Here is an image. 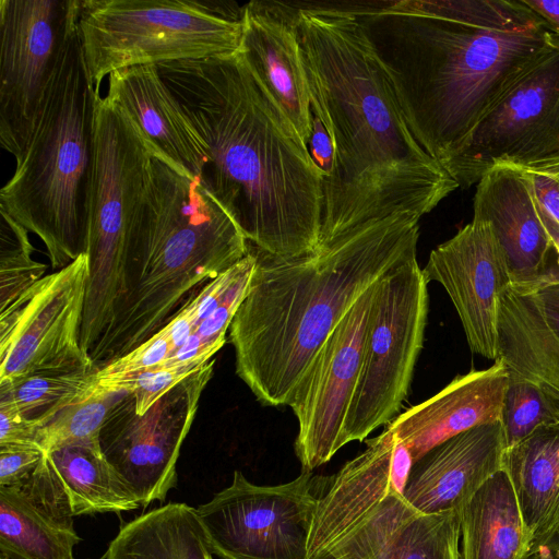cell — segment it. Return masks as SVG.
Returning <instances> with one entry per match:
<instances>
[{
    "label": "cell",
    "instance_id": "cell-1",
    "mask_svg": "<svg viewBox=\"0 0 559 559\" xmlns=\"http://www.w3.org/2000/svg\"><path fill=\"white\" fill-rule=\"evenodd\" d=\"M312 114L334 146L320 246L400 212L421 217L459 188L416 141L352 2H294Z\"/></svg>",
    "mask_w": 559,
    "mask_h": 559
},
{
    "label": "cell",
    "instance_id": "cell-2",
    "mask_svg": "<svg viewBox=\"0 0 559 559\" xmlns=\"http://www.w3.org/2000/svg\"><path fill=\"white\" fill-rule=\"evenodd\" d=\"M156 67L205 145L201 180L248 242L280 258L314 253L322 174L241 52Z\"/></svg>",
    "mask_w": 559,
    "mask_h": 559
},
{
    "label": "cell",
    "instance_id": "cell-3",
    "mask_svg": "<svg viewBox=\"0 0 559 559\" xmlns=\"http://www.w3.org/2000/svg\"><path fill=\"white\" fill-rule=\"evenodd\" d=\"M419 218L395 213L298 258L271 255L249 243L257 263L229 341L236 373L260 403L288 406L346 312L388 272L417 257Z\"/></svg>",
    "mask_w": 559,
    "mask_h": 559
},
{
    "label": "cell",
    "instance_id": "cell-4",
    "mask_svg": "<svg viewBox=\"0 0 559 559\" xmlns=\"http://www.w3.org/2000/svg\"><path fill=\"white\" fill-rule=\"evenodd\" d=\"M352 12L389 73L409 130L443 168L552 34L476 28L441 14L433 0L355 2Z\"/></svg>",
    "mask_w": 559,
    "mask_h": 559
},
{
    "label": "cell",
    "instance_id": "cell-5",
    "mask_svg": "<svg viewBox=\"0 0 559 559\" xmlns=\"http://www.w3.org/2000/svg\"><path fill=\"white\" fill-rule=\"evenodd\" d=\"M248 252L242 230L203 181L153 156L128 241L123 295L88 354L94 368L162 330L191 295Z\"/></svg>",
    "mask_w": 559,
    "mask_h": 559
},
{
    "label": "cell",
    "instance_id": "cell-6",
    "mask_svg": "<svg viewBox=\"0 0 559 559\" xmlns=\"http://www.w3.org/2000/svg\"><path fill=\"white\" fill-rule=\"evenodd\" d=\"M80 7L21 163L0 190V207L45 245L60 270L85 253L97 87L86 66Z\"/></svg>",
    "mask_w": 559,
    "mask_h": 559
},
{
    "label": "cell",
    "instance_id": "cell-7",
    "mask_svg": "<svg viewBox=\"0 0 559 559\" xmlns=\"http://www.w3.org/2000/svg\"><path fill=\"white\" fill-rule=\"evenodd\" d=\"M94 162L85 253L88 280L81 346L88 356L115 319L123 295V269L131 229L146 189L153 153L97 87Z\"/></svg>",
    "mask_w": 559,
    "mask_h": 559
},
{
    "label": "cell",
    "instance_id": "cell-8",
    "mask_svg": "<svg viewBox=\"0 0 559 559\" xmlns=\"http://www.w3.org/2000/svg\"><path fill=\"white\" fill-rule=\"evenodd\" d=\"M242 7L200 0H80L79 28L91 79L119 69L234 53Z\"/></svg>",
    "mask_w": 559,
    "mask_h": 559
},
{
    "label": "cell",
    "instance_id": "cell-9",
    "mask_svg": "<svg viewBox=\"0 0 559 559\" xmlns=\"http://www.w3.org/2000/svg\"><path fill=\"white\" fill-rule=\"evenodd\" d=\"M427 285L417 257L379 281L359 377L345 416L343 447L365 440L399 415L424 346Z\"/></svg>",
    "mask_w": 559,
    "mask_h": 559
},
{
    "label": "cell",
    "instance_id": "cell-10",
    "mask_svg": "<svg viewBox=\"0 0 559 559\" xmlns=\"http://www.w3.org/2000/svg\"><path fill=\"white\" fill-rule=\"evenodd\" d=\"M559 157V36L504 90L444 169L459 188L498 164L527 166Z\"/></svg>",
    "mask_w": 559,
    "mask_h": 559
},
{
    "label": "cell",
    "instance_id": "cell-11",
    "mask_svg": "<svg viewBox=\"0 0 559 559\" xmlns=\"http://www.w3.org/2000/svg\"><path fill=\"white\" fill-rule=\"evenodd\" d=\"M328 477L310 471L277 486H258L240 471L197 508L211 552L222 559H306L318 498Z\"/></svg>",
    "mask_w": 559,
    "mask_h": 559
},
{
    "label": "cell",
    "instance_id": "cell-12",
    "mask_svg": "<svg viewBox=\"0 0 559 559\" xmlns=\"http://www.w3.org/2000/svg\"><path fill=\"white\" fill-rule=\"evenodd\" d=\"M80 0H0V142L21 163Z\"/></svg>",
    "mask_w": 559,
    "mask_h": 559
},
{
    "label": "cell",
    "instance_id": "cell-13",
    "mask_svg": "<svg viewBox=\"0 0 559 559\" xmlns=\"http://www.w3.org/2000/svg\"><path fill=\"white\" fill-rule=\"evenodd\" d=\"M88 273L82 253L0 311V385L38 372L96 370L81 346Z\"/></svg>",
    "mask_w": 559,
    "mask_h": 559
},
{
    "label": "cell",
    "instance_id": "cell-14",
    "mask_svg": "<svg viewBox=\"0 0 559 559\" xmlns=\"http://www.w3.org/2000/svg\"><path fill=\"white\" fill-rule=\"evenodd\" d=\"M214 358L189 376L143 415L132 392L109 412L99 433L102 451L141 506L163 501L177 485V461L192 426Z\"/></svg>",
    "mask_w": 559,
    "mask_h": 559
},
{
    "label": "cell",
    "instance_id": "cell-15",
    "mask_svg": "<svg viewBox=\"0 0 559 559\" xmlns=\"http://www.w3.org/2000/svg\"><path fill=\"white\" fill-rule=\"evenodd\" d=\"M378 283L355 302L323 342L288 404L298 421L294 448L302 471L312 472L343 448L345 416L359 377Z\"/></svg>",
    "mask_w": 559,
    "mask_h": 559
},
{
    "label": "cell",
    "instance_id": "cell-16",
    "mask_svg": "<svg viewBox=\"0 0 559 559\" xmlns=\"http://www.w3.org/2000/svg\"><path fill=\"white\" fill-rule=\"evenodd\" d=\"M423 273L445 289L471 352L495 361L500 299L512 281L490 223L473 218L430 252Z\"/></svg>",
    "mask_w": 559,
    "mask_h": 559
},
{
    "label": "cell",
    "instance_id": "cell-17",
    "mask_svg": "<svg viewBox=\"0 0 559 559\" xmlns=\"http://www.w3.org/2000/svg\"><path fill=\"white\" fill-rule=\"evenodd\" d=\"M296 15L294 2L250 1L245 4L239 51L308 147L312 110Z\"/></svg>",
    "mask_w": 559,
    "mask_h": 559
},
{
    "label": "cell",
    "instance_id": "cell-18",
    "mask_svg": "<svg viewBox=\"0 0 559 559\" xmlns=\"http://www.w3.org/2000/svg\"><path fill=\"white\" fill-rule=\"evenodd\" d=\"M106 98L132 123L153 156L183 175L203 178L205 145L156 64L111 72Z\"/></svg>",
    "mask_w": 559,
    "mask_h": 559
},
{
    "label": "cell",
    "instance_id": "cell-19",
    "mask_svg": "<svg viewBox=\"0 0 559 559\" xmlns=\"http://www.w3.org/2000/svg\"><path fill=\"white\" fill-rule=\"evenodd\" d=\"M63 484L45 453L23 480L0 486V554L9 559H74L81 542Z\"/></svg>",
    "mask_w": 559,
    "mask_h": 559
},
{
    "label": "cell",
    "instance_id": "cell-20",
    "mask_svg": "<svg viewBox=\"0 0 559 559\" xmlns=\"http://www.w3.org/2000/svg\"><path fill=\"white\" fill-rule=\"evenodd\" d=\"M506 449L501 420L471 428L414 463L403 498L421 514L459 510L502 469Z\"/></svg>",
    "mask_w": 559,
    "mask_h": 559
},
{
    "label": "cell",
    "instance_id": "cell-21",
    "mask_svg": "<svg viewBox=\"0 0 559 559\" xmlns=\"http://www.w3.org/2000/svg\"><path fill=\"white\" fill-rule=\"evenodd\" d=\"M473 218L490 223L502 247L511 285H531L552 266L554 245L539 217L526 173L498 164L479 179Z\"/></svg>",
    "mask_w": 559,
    "mask_h": 559
},
{
    "label": "cell",
    "instance_id": "cell-22",
    "mask_svg": "<svg viewBox=\"0 0 559 559\" xmlns=\"http://www.w3.org/2000/svg\"><path fill=\"white\" fill-rule=\"evenodd\" d=\"M366 443L365 451L328 477L312 515L306 559H329L394 492L390 481L393 432L386 427Z\"/></svg>",
    "mask_w": 559,
    "mask_h": 559
},
{
    "label": "cell",
    "instance_id": "cell-23",
    "mask_svg": "<svg viewBox=\"0 0 559 559\" xmlns=\"http://www.w3.org/2000/svg\"><path fill=\"white\" fill-rule=\"evenodd\" d=\"M509 376L496 359L487 369L456 376L433 396L399 414L386 427L407 445L414 463L476 426L502 421Z\"/></svg>",
    "mask_w": 559,
    "mask_h": 559
},
{
    "label": "cell",
    "instance_id": "cell-24",
    "mask_svg": "<svg viewBox=\"0 0 559 559\" xmlns=\"http://www.w3.org/2000/svg\"><path fill=\"white\" fill-rule=\"evenodd\" d=\"M457 510L421 514L391 492L329 559H462Z\"/></svg>",
    "mask_w": 559,
    "mask_h": 559
},
{
    "label": "cell",
    "instance_id": "cell-25",
    "mask_svg": "<svg viewBox=\"0 0 559 559\" xmlns=\"http://www.w3.org/2000/svg\"><path fill=\"white\" fill-rule=\"evenodd\" d=\"M497 359L509 381L536 385L559 414V335L528 286L510 285L501 296Z\"/></svg>",
    "mask_w": 559,
    "mask_h": 559
},
{
    "label": "cell",
    "instance_id": "cell-26",
    "mask_svg": "<svg viewBox=\"0 0 559 559\" xmlns=\"http://www.w3.org/2000/svg\"><path fill=\"white\" fill-rule=\"evenodd\" d=\"M533 548L559 537V423L542 426L503 455ZM532 548V549H533Z\"/></svg>",
    "mask_w": 559,
    "mask_h": 559
},
{
    "label": "cell",
    "instance_id": "cell-27",
    "mask_svg": "<svg viewBox=\"0 0 559 559\" xmlns=\"http://www.w3.org/2000/svg\"><path fill=\"white\" fill-rule=\"evenodd\" d=\"M462 559H526L533 538L502 467L459 510Z\"/></svg>",
    "mask_w": 559,
    "mask_h": 559
},
{
    "label": "cell",
    "instance_id": "cell-28",
    "mask_svg": "<svg viewBox=\"0 0 559 559\" xmlns=\"http://www.w3.org/2000/svg\"><path fill=\"white\" fill-rule=\"evenodd\" d=\"M102 559H212L197 509L169 502L123 524Z\"/></svg>",
    "mask_w": 559,
    "mask_h": 559
},
{
    "label": "cell",
    "instance_id": "cell-29",
    "mask_svg": "<svg viewBox=\"0 0 559 559\" xmlns=\"http://www.w3.org/2000/svg\"><path fill=\"white\" fill-rule=\"evenodd\" d=\"M68 495L74 516L123 512L141 504L104 455L99 440L46 453Z\"/></svg>",
    "mask_w": 559,
    "mask_h": 559
},
{
    "label": "cell",
    "instance_id": "cell-30",
    "mask_svg": "<svg viewBox=\"0 0 559 559\" xmlns=\"http://www.w3.org/2000/svg\"><path fill=\"white\" fill-rule=\"evenodd\" d=\"M130 391L111 390L96 382L60 408L35 431V443L45 453L61 447L99 440L110 409Z\"/></svg>",
    "mask_w": 559,
    "mask_h": 559
},
{
    "label": "cell",
    "instance_id": "cell-31",
    "mask_svg": "<svg viewBox=\"0 0 559 559\" xmlns=\"http://www.w3.org/2000/svg\"><path fill=\"white\" fill-rule=\"evenodd\" d=\"M97 370L47 371L0 385V402L13 405L37 426L96 384Z\"/></svg>",
    "mask_w": 559,
    "mask_h": 559
},
{
    "label": "cell",
    "instance_id": "cell-32",
    "mask_svg": "<svg viewBox=\"0 0 559 559\" xmlns=\"http://www.w3.org/2000/svg\"><path fill=\"white\" fill-rule=\"evenodd\" d=\"M0 311L45 276L46 264L32 258L28 230L0 207Z\"/></svg>",
    "mask_w": 559,
    "mask_h": 559
},
{
    "label": "cell",
    "instance_id": "cell-33",
    "mask_svg": "<svg viewBox=\"0 0 559 559\" xmlns=\"http://www.w3.org/2000/svg\"><path fill=\"white\" fill-rule=\"evenodd\" d=\"M559 423V414L544 393L525 381H509L502 408L507 448H511L537 428Z\"/></svg>",
    "mask_w": 559,
    "mask_h": 559
},
{
    "label": "cell",
    "instance_id": "cell-34",
    "mask_svg": "<svg viewBox=\"0 0 559 559\" xmlns=\"http://www.w3.org/2000/svg\"><path fill=\"white\" fill-rule=\"evenodd\" d=\"M205 364H162L105 388L132 392L135 413L143 415L156 401Z\"/></svg>",
    "mask_w": 559,
    "mask_h": 559
},
{
    "label": "cell",
    "instance_id": "cell-35",
    "mask_svg": "<svg viewBox=\"0 0 559 559\" xmlns=\"http://www.w3.org/2000/svg\"><path fill=\"white\" fill-rule=\"evenodd\" d=\"M175 350L171 336L164 326L130 353L99 368L96 379L100 385H109L164 364Z\"/></svg>",
    "mask_w": 559,
    "mask_h": 559
},
{
    "label": "cell",
    "instance_id": "cell-36",
    "mask_svg": "<svg viewBox=\"0 0 559 559\" xmlns=\"http://www.w3.org/2000/svg\"><path fill=\"white\" fill-rule=\"evenodd\" d=\"M521 168L530 179L536 204L559 223V157Z\"/></svg>",
    "mask_w": 559,
    "mask_h": 559
},
{
    "label": "cell",
    "instance_id": "cell-37",
    "mask_svg": "<svg viewBox=\"0 0 559 559\" xmlns=\"http://www.w3.org/2000/svg\"><path fill=\"white\" fill-rule=\"evenodd\" d=\"M44 455L36 445L0 447V486L15 485L26 478Z\"/></svg>",
    "mask_w": 559,
    "mask_h": 559
},
{
    "label": "cell",
    "instance_id": "cell-38",
    "mask_svg": "<svg viewBox=\"0 0 559 559\" xmlns=\"http://www.w3.org/2000/svg\"><path fill=\"white\" fill-rule=\"evenodd\" d=\"M35 431L33 419L25 417L13 405L0 402V447L36 445Z\"/></svg>",
    "mask_w": 559,
    "mask_h": 559
},
{
    "label": "cell",
    "instance_id": "cell-39",
    "mask_svg": "<svg viewBox=\"0 0 559 559\" xmlns=\"http://www.w3.org/2000/svg\"><path fill=\"white\" fill-rule=\"evenodd\" d=\"M551 328L559 335V266L557 262L537 282L531 285Z\"/></svg>",
    "mask_w": 559,
    "mask_h": 559
},
{
    "label": "cell",
    "instance_id": "cell-40",
    "mask_svg": "<svg viewBox=\"0 0 559 559\" xmlns=\"http://www.w3.org/2000/svg\"><path fill=\"white\" fill-rule=\"evenodd\" d=\"M308 152L319 168L323 178L330 174L334 163V146L332 139L320 118L312 114L311 134L308 142Z\"/></svg>",
    "mask_w": 559,
    "mask_h": 559
},
{
    "label": "cell",
    "instance_id": "cell-41",
    "mask_svg": "<svg viewBox=\"0 0 559 559\" xmlns=\"http://www.w3.org/2000/svg\"><path fill=\"white\" fill-rule=\"evenodd\" d=\"M413 465L414 459L409 449L394 436V447L390 467V481L392 490L402 497L408 483Z\"/></svg>",
    "mask_w": 559,
    "mask_h": 559
},
{
    "label": "cell",
    "instance_id": "cell-42",
    "mask_svg": "<svg viewBox=\"0 0 559 559\" xmlns=\"http://www.w3.org/2000/svg\"><path fill=\"white\" fill-rule=\"evenodd\" d=\"M559 36V0H521Z\"/></svg>",
    "mask_w": 559,
    "mask_h": 559
},
{
    "label": "cell",
    "instance_id": "cell-43",
    "mask_svg": "<svg viewBox=\"0 0 559 559\" xmlns=\"http://www.w3.org/2000/svg\"><path fill=\"white\" fill-rule=\"evenodd\" d=\"M537 210L545 229L554 245V249L557 254V264L559 266V223L538 205Z\"/></svg>",
    "mask_w": 559,
    "mask_h": 559
},
{
    "label": "cell",
    "instance_id": "cell-44",
    "mask_svg": "<svg viewBox=\"0 0 559 559\" xmlns=\"http://www.w3.org/2000/svg\"><path fill=\"white\" fill-rule=\"evenodd\" d=\"M526 559H559V550L551 544L533 548Z\"/></svg>",
    "mask_w": 559,
    "mask_h": 559
},
{
    "label": "cell",
    "instance_id": "cell-45",
    "mask_svg": "<svg viewBox=\"0 0 559 559\" xmlns=\"http://www.w3.org/2000/svg\"><path fill=\"white\" fill-rule=\"evenodd\" d=\"M550 544L559 550V537L552 540Z\"/></svg>",
    "mask_w": 559,
    "mask_h": 559
},
{
    "label": "cell",
    "instance_id": "cell-46",
    "mask_svg": "<svg viewBox=\"0 0 559 559\" xmlns=\"http://www.w3.org/2000/svg\"><path fill=\"white\" fill-rule=\"evenodd\" d=\"M0 559H9L5 555L0 554Z\"/></svg>",
    "mask_w": 559,
    "mask_h": 559
}]
</instances>
